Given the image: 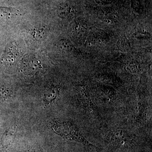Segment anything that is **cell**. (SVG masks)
<instances>
[{
	"label": "cell",
	"mask_w": 152,
	"mask_h": 152,
	"mask_svg": "<svg viewBox=\"0 0 152 152\" xmlns=\"http://www.w3.org/2000/svg\"><path fill=\"white\" fill-rule=\"evenodd\" d=\"M60 47L64 51L70 52L72 50L73 46L69 42L66 40H63L60 42Z\"/></svg>",
	"instance_id": "cell-9"
},
{
	"label": "cell",
	"mask_w": 152,
	"mask_h": 152,
	"mask_svg": "<svg viewBox=\"0 0 152 152\" xmlns=\"http://www.w3.org/2000/svg\"><path fill=\"white\" fill-rule=\"evenodd\" d=\"M58 94V89L56 87L52 86L47 88L44 98V103L45 105L48 106L51 102L56 97Z\"/></svg>",
	"instance_id": "cell-5"
},
{
	"label": "cell",
	"mask_w": 152,
	"mask_h": 152,
	"mask_svg": "<svg viewBox=\"0 0 152 152\" xmlns=\"http://www.w3.org/2000/svg\"><path fill=\"white\" fill-rule=\"evenodd\" d=\"M114 0H96L98 4L101 6H106L112 4Z\"/></svg>",
	"instance_id": "cell-12"
},
{
	"label": "cell",
	"mask_w": 152,
	"mask_h": 152,
	"mask_svg": "<svg viewBox=\"0 0 152 152\" xmlns=\"http://www.w3.org/2000/svg\"><path fill=\"white\" fill-rule=\"evenodd\" d=\"M74 32L77 37L81 39L86 35L87 29L84 25L77 24L74 27Z\"/></svg>",
	"instance_id": "cell-8"
},
{
	"label": "cell",
	"mask_w": 152,
	"mask_h": 152,
	"mask_svg": "<svg viewBox=\"0 0 152 152\" xmlns=\"http://www.w3.org/2000/svg\"><path fill=\"white\" fill-rule=\"evenodd\" d=\"M48 29L45 26H39L34 29L32 32V36L37 40H42L45 38L48 34Z\"/></svg>",
	"instance_id": "cell-6"
},
{
	"label": "cell",
	"mask_w": 152,
	"mask_h": 152,
	"mask_svg": "<svg viewBox=\"0 0 152 152\" xmlns=\"http://www.w3.org/2000/svg\"><path fill=\"white\" fill-rule=\"evenodd\" d=\"M20 52L17 46L14 44L9 45L3 55L2 62L6 66H12L20 58Z\"/></svg>",
	"instance_id": "cell-1"
},
{
	"label": "cell",
	"mask_w": 152,
	"mask_h": 152,
	"mask_svg": "<svg viewBox=\"0 0 152 152\" xmlns=\"http://www.w3.org/2000/svg\"><path fill=\"white\" fill-rule=\"evenodd\" d=\"M15 14V10L12 9L0 8V16L10 17Z\"/></svg>",
	"instance_id": "cell-10"
},
{
	"label": "cell",
	"mask_w": 152,
	"mask_h": 152,
	"mask_svg": "<svg viewBox=\"0 0 152 152\" xmlns=\"http://www.w3.org/2000/svg\"><path fill=\"white\" fill-rule=\"evenodd\" d=\"M132 7L133 10L139 11L140 9V2L139 0H132Z\"/></svg>",
	"instance_id": "cell-11"
},
{
	"label": "cell",
	"mask_w": 152,
	"mask_h": 152,
	"mask_svg": "<svg viewBox=\"0 0 152 152\" xmlns=\"http://www.w3.org/2000/svg\"><path fill=\"white\" fill-rule=\"evenodd\" d=\"M97 16L100 20L103 21L110 20L116 22L118 14L113 9L110 7H106L98 11Z\"/></svg>",
	"instance_id": "cell-2"
},
{
	"label": "cell",
	"mask_w": 152,
	"mask_h": 152,
	"mask_svg": "<svg viewBox=\"0 0 152 152\" xmlns=\"http://www.w3.org/2000/svg\"><path fill=\"white\" fill-rule=\"evenodd\" d=\"M58 14L61 18H70L75 14L73 7L67 3H63L58 9Z\"/></svg>",
	"instance_id": "cell-4"
},
{
	"label": "cell",
	"mask_w": 152,
	"mask_h": 152,
	"mask_svg": "<svg viewBox=\"0 0 152 152\" xmlns=\"http://www.w3.org/2000/svg\"><path fill=\"white\" fill-rule=\"evenodd\" d=\"M117 47L120 51L125 53L129 51L130 49V43L127 38L123 37L120 38L118 41Z\"/></svg>",
	"instance_id": "cell-7"
},
{
	"label": "cell",
	"mask_w": 152,
	"mask_h": 152,
	"mask_svg": "<svg viewBox=\"0 0 152 152\" xmlns=\"http://www.w3.org/2000/svg\"><path fill=\"white\" fill-rule=\"evenodd\" d=\"M16 126L9 128L3 135L1 144L5 148H8L12 145L16 135Z\"/></svg>",
	"instance_id": "cell-3"
}]
</instances>
